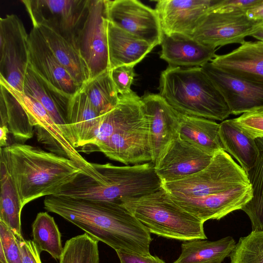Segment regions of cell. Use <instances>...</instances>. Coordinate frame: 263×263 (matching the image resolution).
Returning <instances> with one entry per match:
<instances>
[{"label":"cell","instance_id":"obj_39","mask_svg":"<svg viewBox=\"0 0 263 263\" xmlns=\"http://www.w3.org/2000/svg\"><path fill=\"white\" fill-rule=\"evenodd\" d=\"M261 0H216L209 13L245 12Z\"/></svg>","mask_w":263,"mask_h":263},{"label":"cell","instance_id":"obj_38","mask_svg":"<svg viewBox=\"0 0 263 263\" xmlns=\"http://www.w3.org/2000/svg\"><path fill=\"white\" fill-rule=\"evenodd\" d=\"M109 70L119 95H127L133 91L130 86L135 77L134 66H121Z\"/></svg>","mask_w":263,"mask_h":263},{"label":"cell","instance_id":"obj_24","mask_svg":"<svg viewBox=\"0 0 263 263\" xmlns=\"http://www.w3.org/2000/svg\"><path fill=\"white\" fill-rule=\"evenodd\" d=\"M23 92L34 98L43 106L73 146L72 138L66 120L69 99L51 90L29 66L25 77Z\"/></svg>","mask_w":263,"mask_h":263},{"label":"cell","instance_id":"obj_33","mask_svg":"<svg viewBox=\"0 0 263 263\" xmlns=\"http://www.w3.org/2000/svg\"><path fill=\"white\" fill-rule=\"evenodd\" d=\"M247 175L252 189V197L241 210L250 220L252 231H263V151H260L256 163Z\"/></svg>","mask_w":263,"mask_h":263},{"label":"cell","instance_id":"obj_25","mask_svg":"<svg viewBox=\"0 0 263 263\" xmlns=\"http://www.w3.org/2000/svg\"><path fill=\"white\" fill-rule=\"evenodd\" d=\"M38 28L56 58L73 79L82 86L89 79L87 66L77 47L52 28L39 25Z\"/></svg>","mask_w":263,"mask_h":263},{"label":"cell","instance_id":"obj_23","mask_svg":"<svg viewBox=\"0 0 263 263\" xmlns=\"http://www.w3.org/2000/svg\"><path fill=\"white\" fill-rule=\"evenodd\" d=\"M109 70L121 66H135L155 47L120 28L108 20Z\"/></svg>","mask_w":263,"mask_h":263},{"label":"cell","instance_id":"obj_34","mask_svg":"<svg viewBox=\"0 0 263 263\" xmlns=\"http://www.w3.org/2000/svg\"><path fill=\"white\" fill-rule=\"evenodd\" d=\"M98 242L86 233L68 239L60 263H99Z\"/></svg>","mask_w":263,"mask_h":263},{"label":"cell","instance_id":"obj_32","mask_svg":"<svg viewBox=\"0 0 263 263\" xmlns=\"http://www.w3.org/2000/svg\"><path fill=\"white\" fill-rule=\"evenodd\" d=\"M33 241L41 253L46 251L60 259L63 248L61 235L53 218L47 212L39 213L32 224Z\"/></svg>","mask_w":263,"mask_h":263},{"label":"cell","instance_id":"obj_14","mask_svg":"<svg viewBox=\"0 0 263 263\" xmlns=\"http://www.w3.org/2000/svg\"><path fill=\"white\" fill-rule=\"evenodd\" d=\"M107 20L154 47L160 45L163 32L155 9L136 0H106Z\"/></svg>","mask_w":263,"mask_h":263},{"label":"cell","instance_id":"obj_17","mask_svg":"<svg viewBox=\"0 0 263 263\" xmlns=\"http://www.w3.org/2000/svg\"><path fill=\"white\" fill-rule=\"evenodd\" d=\"M170 196L184 210L204 222L220 219L234 211L241 210L252 198V189L250 184L198 197Z\"/></svg>","mask_w":263,"mask_h":263},{"label":"cell","instance_id":"obj_29","mask_svg":"<svg viewBox=\"0 0 263 263\" xmlns=\"http://www.w3.org/2000/svg\"><path fill=\"white\" fill-rule=\"evenodd\" d=\"M0 221L20 236L21 230V212L23 208L3 155L0 161Z\"/></svg>","mask_w":263,"mask_h":263},{"label":"cell","instance_id":"obj_19","mask_svg":"<svg viewBox=\"0 0 263 263\" xmlns=\"http://www.w3.org/2000/svg\"><path fill=\"white\" fill-rule=\"evenodd\" d=\"M216 0H159L155 10L163 33L192 36Z\"/></svg>","mask_w":263,"mask_h":263},{"label":"cell","instance_id":"obj_15","mask_svg":"<svg viewBox=\"0 0 263 263\" xmlns=\"http://www.w3.org/2000/svg\"><path fill=\"white\" fill-rule=\"evenodd\" d=\"M213 156L178 135L160 153L154 164L155 172L162 184L177 181L205 168Z\"/></svg>","mask_w":263,"mask_h":263},{"label":"cell","instance_id":"obj_31","mask_svg":"<svg viewBox=\"0 0 263 263\" xmlns=\"http://www.w3.org/2000/svg\"><path fill=\"white\" fill-rule=\"evenodd\" d=\"M82 89L101 116L114 108L119 102V95L109 70L87 81Z\"/></svg>","mask_w":263,"mask_h":263},{"label":"cell","instance_id":"obj_20","mask_svg":"<svg viewBox=\"0 0 263 263\" xmlns=\"http://www.w3.org/2000/svg\"><path fill=\"white\" fill-rule=\"evenodd\" d=\"M102 117L82 88L69 99L66 120L76 149L84 152L93 143Z\"/></svg>","mask_w":263,"mask_h":263},{"label":"cell","instance_id":"obj_26","mask_svg":"<svg viewBox=\"0 0 263 263\" xmlns=\"http://www.w3.org/2000/svg\"><path fill=\"white\" fill-rule=\"evenodd\" d=\"M219 134L223 150L232 156L247 174L260 154L256 140L242 130L233 119L219 124Z\"/></svg>","mask_w":263,"mask_h":263},{"label":"cell","instance_id":"obj_40","mask_svg":"<svg viewBox=\"0 0 263 263\" xmlns=\"http://www.w3.org/2000/svg\"><path fill=\"white\" fill-rule=\"evenodd\" d=\"M120 263H165L162 259L152 255H143L130 252L117 251Z\"/></svg>","mask_w":263,"mask_h":263},{"label":"cell","instance_id":"obj_36","mask_svg":"<svg viewBox=\"0 0 263 263\" xmlns=\"http://www.w3.org/2000/svg\"><path fill=\"white\" fill-rule=\"evenodd\" d=\"M20 236L0 221V262L22 263Z\"/></svg>","mask_w":263,"mask_h":263},{"label":"cell","instance_id":"obj_35","mask_svg":"<svg viewBox=\"0 0 263 263\" xmlns=\"http://www.w3.org/2000/svg\"><path fill=\"white\" fill-rule=\"evenodd\" d=\"M229 257V263H263V231L240 237Z\"/></svg>","mask_w":263,"mask_h":263},{"label":"cell","instance_id":"obj_41","mask_svg":"<svg viewBox=\"0 0 263 263\" xmlns=\"http://www.w3.org/2000/svg\"><path fill=\"white\" fill-rule=\"evenodd\" d=\"M22 263H42L40 253L33 241L25 240L23 237L20 240Z\"/></svg>","mask_w":263,"mask_h":263},{"label":"cell","instance_id":"obj_22","mask_svg":"<svg viewBox=\"0 0 263 263\" xmlns=\"http://www.w3.org/2000/svg\"><path fill=\"white\" fill-rule=\"evenodd\" d=\"M211 63L232 75L263 82V41H246L228 53L216 55Z\"/></svg>","mask_w":263,"mask_h":263},{"label":"cell","instance_id":"obj_2","mask_svg":"<svg viewBox=\"0 0 263 263\" xmlns=\"http://www.w3.org/2000/svg\"><path fill=\"white\" fill-rule=\"evenodd\" d=\"M23 207L43 196L55 195L83 170L73 160L22 143L1 147Z\"/></svg>","mask_w":263,"mask_h":263},{"label":"cell","instance_id":"obj_13","mask_svg":"<svg viewBox=\"0 0 263 263\" xmlns=\"http://www.w3.org/2000/svg\"><path fill=\"white\" fill-rule=\"evenodd\" d=\"M29 67L52 91L69 99L81 89L50 50L40 31L28 34Z\"/></svg>","mask_w":263,"mask_h":263},{"label":"cell","instance_id":"obj_12","mask_svg":"<svg viewBox=\"0 0 263 263\" xmlns=\"http://www.w3.org/2000/svg\"><path fill=\"white\" fill-rule=\"evenodd\" d=\"M262 23L249 19L245 12H210L201 19L192 36L215 49L233 43L241 45Z\"/></svg>","mask_w":263,"mask_h":263},{"label":"cell","instance_id":"obj_8","mask_svg":"<svg viewBox=\"0 0 263 263\" xmlns=\"http://www.w3.org/2000/svg\"><path fill=\"white\" fill-rule=\"evenodd\" d=\"M29 65L28 34L17 15L0 18V78L22 92Z\"/></svg>","mask_w":263,"mask_h":263},{"label":"cell","instance_id":"obj_5","mask_svg":"<svg viewBox=\"0 0 263 263\" xmlns=\"http://www.w3.org/2000/svg\"><path fill=\"white\" fill-rule=\"evenodd\" d=\"M159 89L181 114L222 121L231 114L223 97L201 67L168 65L161 73Z\"/></svg>","mask_w":263,"mask_h":263},{"label":"cell","instance_id":"obj_44","mask_svg":"<svg viewBox=\"0 0 263 263\" xmlns=\"http://www.w3.org/2000/svg\"><path fill=\"white\" fill-rule=\"evenodd\" d=\"M255 140L259 149L263 151V138H257Z\"/></svg>","mask_w":263,"mask_h":263},{"label":"cell","instance_id":"obj_45","mask_svg":"<svg viewBox=\"0 0 263 263\" xmlns=\"http://www.w3.org/2000/svg\"><path fill=\"white\" fill-rule=\"evenodd\" d=\"M0 263H2V262H0Z\"/></svg>","mask_w":263,"mask_h":263},{"label":"cell","instance_id":"obj_11","mask_svg":"<svg viewBox=\"0 0 263 263\" xmlns=\"http://www.w3.org/2000/svg\"><path fill=\"white\" fill-rule=\"evenodd\" d=\"M4 86L18 100L35 128L37 141L49 152L74 161L84 173L90 171L91 163L87 161L67 140L43 106L34 98L18 91L0 79Z\"/></svg>","mask_w":263,"mask_h":263},{"label":"cell","instance_id":"obj_43","mask_svg":"<svg viewBox=\"0 0 263 263\" xmlns=\"http://www.w3.org/2000/svg\"><path fill=\"white\" fill-rule=\"evenodd\" d=\"M251 36L260 41H263V23H261L257 30Z\"/></svg>","mask_w":263,"mask_h":263},{"label":"cell","instance_id":"obj_6","mask_svg":"<svg viewBox=\"0 0 263 263\" xmlns=\"http://www.w3.org/2000/svg\"><path fill=\"white\" fill-rule=\"evenodd\" d=\"M149 231L180 240L205 239L204 222L189 213L162 187L158 191L121 203Z\"/></svg>","mask_w":263,"mask_h":263},{"label":"cell","instance_id":"obj_10","mask_svg":"<svg viewBox=\"0 0 263 263\" xmlns=\"http://www.w3.org/2000/svg\"><path fill=\"white\" fill-rule=\"evenodd\" d=\"M107 23L106 0H90L77 39V47L89 70L88 81L109 70Z\"/></svg>","mask_w":263,"mask_h":263},{"label":"cell","instance_id":"obj_37","mask_svg":"<svg viewBox=\"0 0 263 263\" xmlns=\"http://www.w3.org/2000/svg\"><path fill=\"white\" fill-rule=\"evenodd\" d=\"M235 124L250 137L263 138V107L242 114L233 119Z\"/></svg>","mask_w":263,"mask_h":263},{"label":"cell","instance_id":"obj_21","mask_svg":"<svg viewBox=\"0 0 263 263\" xmlns=\"http://www.w3.org/2000/svg\"><path fill=\"white\" fill-rule=\"evenodd\" d=\"M160 45V58L171 66L202 67L216 56V49L204 45L187 35L163 33Z\"/></svg>","mask_w":263,"mask_h":263},{"label":"cell","instance_id":"obj_7","mask_svg":"<svg viewBox=\"0 0 263 263\" xmlns=\"http://www.w3.org/2000/svg\"><path fill=\"white\" fill-rule=\"evenodd\" d=\"M250 184L247 173L221 149L200 171L180 180L163 183L162 187L172 196L198 197Z\"/></svg>","mask_w":263,"mask_h":263},{"label":"cell","instance_id":"obj_9","mask_svg":"<svg viewBox=\"0 0 263 263\" xmlns=\"http://www.w3.org/2000/svg\"><path fill=\"white\" fill-rule=\"evenodd\" d=\"M90 0H22L33 26H47L73 43L86 18ZM78 48V47H77Z\"/></svg>","mask_w":263,"mask_h":263},{"label":"cell","instance_id":"obj_30","mask_svg":"<svg viewBox=\"0 0 263 263\" xmlns=\"http://www.w3.org/2000/svg\"><path fill=\"white\" fill-rule=\"evenodd\" d=\"M0 108L6 114L9 133L16 140L24 143L32 137L34 127L30 124L25 110L15 97L2 84Z\"/></svg>","mask_w":263,"mask_h":263},{"label":"cell","instance_id":"obj_1","mask_svg":"<svg viewBox=\"0 0 263 263\" xmlns=\"http://www.w3.org/2000/svg\"><path fill=\"white\" fill-rule=\"evenodd\" d=\"M44 205L116 251L151 254V233L121 204L52 195L45 197Z\"/></svg>","mask_w":263,"mask_h":263},{"label":"cell","instance_id":"obj_18","mask_svg":"<svg viewBox=\"0 0 263 263\" xmlns=\"http://www.w3.org/2000/svg\"><path fill=\"white\" fill-rule=\"evenodd\" d=\"M141 98L148 121L152 162L155 164L165 147L179 135L180 113L160 94L148 93Z\"/></svg>","mask_w":263,"mask_h":263},{"label":"cell","instance_id":"obj_42","mask_svg":"<svg viewBox=\"0 0 263 263\" xmlns=\"http://www.w3.org/2000/svg\"><path fill=\"white\" fill-rule=\"evenodd\" d=\"M246 14L250 20L263 22V0L247 10Z\"/></svg>","mask_w":263,"mask_h":263},{"label":"cell","instance_id":"obj_4","mask_svg":"<svg viewBox=\"0 0 263 263\" xmlns=\"http://www.w3.org/2000/svg\"><path fill=\"white\" fill-rule=\"evenodd\" d=\"M91 165V171L79 175L55 195L121 204L126 199L147 195L162 187L152 162L132 166Z\"/></svg>","mask_w":263,"mask_h":263},{"label":"cell","instance_id":"obj_3","mask_svg":"<svg viewBox=\"0 0 263 263\" xmlns=\"http://www.w3.org/2000/svg\"><path fill=\"white\" fill-rule=\"evenodd\" d=\"M103 115L93 143L85 152L99 151L126 165L152 162L149 124L141 98L132 91Z\"/></svg>","mask_w":263,"mask_h":263},{"label":"cell","instance_id":"obj_16","mask_svg":"<svg viewBox=\"0 0 263 263\" xmlns=\"http://www.w3.org/2000/svg\"><path fill=\"white\" fill-rule=\"evenodd\" d=\"M201 67L223 97L231 114L238 115L263 107V82L228 73L211 62Z\"/></svg>","mask_w":263,"mask_h":263},{"label":"cell","instance_id":"obj_28","mask_svg":"<svg viewBox=\"0 0 263 263\" xmlns=\"http://www.w3.org/2000/svg\"><path fill=\"white\" fill-rule=\"evenodd\" d=\"M236 243L231 236L216 241L186 240L181 245L180 256L172 263H221L230 255Z\"/></svg>","mask_w":263,"mask_h":263},{"label":"cell","instance_id":"obj_27","mask_svg":"<svg viewBox=\"0 0 263 263\" xmlns=\"http://www.w3.org/2000/svg\"><path fill=\"white\" fill-rule=\"evenodd\" d=\"M219 130V124L213 120L180 114L179 136L211 155L223 150Z\"/></svg>","mask_w":263,"mask_h":263}]
</instances>
